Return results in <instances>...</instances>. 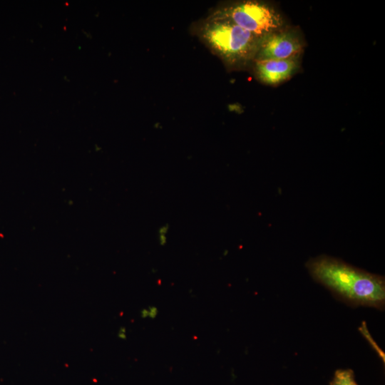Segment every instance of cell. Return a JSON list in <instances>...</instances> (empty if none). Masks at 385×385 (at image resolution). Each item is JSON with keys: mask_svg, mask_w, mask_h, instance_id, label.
I'll list each match as a JSON object with an SVG mask.
<instances>
[{"mask_svg": "<svg viewBox=\"0 0 385 385\" xmlns=\"http://www.w3.org/2000/svg\"><path fill=\"white\" fill-rule=\"evenodd\" d=\"M312 277L337 298L352 306L382 309L385 304L384 277L354 267L328 255H319L306 263Z\"/></svg>", "mask_w": 385, "mask_h": 385, "instance_id": "1", "label": "cell"}, {"mask_svg": "<svg viewBox=\"0 0 385 385\" xmlns=\"http://www.w3.org/2000/svg\"><path fill=\"white\" fill-rule=\"evenodd\" d=\"M202 36L217 54L234 66L253 61L261 40L232 21L215 16L203 26Z\"/></svg>", "mask_w": 385, "mask_h": 385, "instance_id": "2", "label": "cell"}, {"mask_svg": "<svg viewBox=\"0 0 385 385\" xmlns=\"http://www.w3.org/2000/svg\"><path fill=\"white\" fill-rule=\"evenodd\" d=\"M215 16L227 19L260 38L285 26L282 15L274 6L258 1L234 3Z\"/></svg>", "mask_w": 385, "mask_h": 385, "instance_id": "3", "label": "cell"}, {"mask_svg": "<svg viewBox=\"0 0 385 385\" xmlns=\"http://www.w3.org/2000/svg\"><path fill=\"white\" fill-rule=\"evenodd\" d=\"M304 41L299 31L284 26L261 38L253 61L301 56Z\"/></svg>", "mask_w": 385, "mask_h": 385, "instance_id": "4", "label": "cell"}, {"mask_svg": "<svg viewBox=\"0 0 385 385\" xmlns=\"http://www.w3.org/2000/svg\"><path fill=\"white\" fill-rule=\"evenodd\" d=\"M300 65V56L284 59L253 61L256 78L262 83L277 86L294 75Z\"/></svg>", "mask_w": 385, "mask_h": 385, "instance_id": "5", "label": "cell"}, {"mask_svg": "<svg viewBox=\"0 0 385 385\" xmlns=\"http://www.w3.org/2000/svg\"><path fill=\"white\" fill-rule=\"evenodd\" d=\"M329 385H358L354 371L350 369H337Z\"/></svg>", "mask_w": 385, "mask_h": 385, "instance_id": "6", "label": "cell"}, {"mask_svg": "<svg viewBox=\"0 0 385 385\" xmlns=\"http://www.w3.org/2000/svg\"><path fill=\"white\" fill-rule=\"evenodd\" d=\"M168 230V225L161 227L158 231V242L160 245H164L166 242V235Z\"/></svg>", "mask_w": 385, "mask_h": 385, "instance_id": "7", "label": "cell"}, {"mask_svg": "<svg viewBox=\"0 0 385 385\" xmlns=\"http://www.w3.org/2000/svg\"><path fill=\"white\" fill-rule=\"evenodd\" d=\"M148 309V318L154 319L158 314V309L155 306H149Z\"/></svg>", "mask_w": 385, "mask_h": 385, "instance_id": "8", "label": "cell"}, {"mask_svg": "<svg viewBox=\"0 0 385 385\" xmlns=\"http://www.w3.org/2000/svg\"><path fill=\"white\" fill-rule=\"evenodd\" d=\"M117 337L120 340H125L127 339V329L125 327L121 326L118 328Z\"/></svg>", "mask_w": 385, "mask_h": 385, "instance_id": "9", "label": "cell"}]
</instances>
